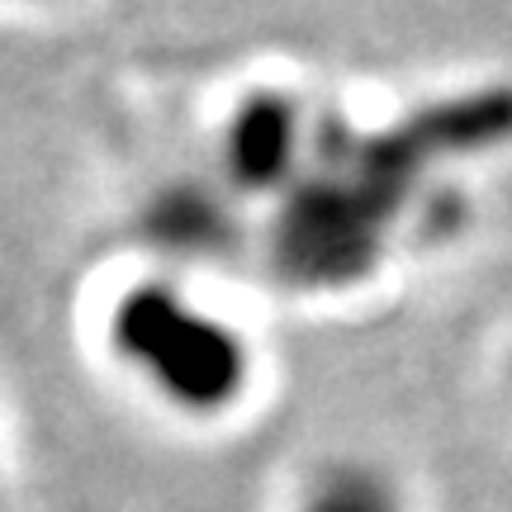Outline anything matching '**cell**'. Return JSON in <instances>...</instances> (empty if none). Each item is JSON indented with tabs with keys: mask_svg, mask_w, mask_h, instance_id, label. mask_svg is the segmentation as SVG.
Here are the masks:
<instances>
[{
	"mask_svg": "<svg viewBox=\"0 0 512 512\" xmlns=\"http://www.w3.org/2000/svg\"><path fill=\"white\" fill-rule=\"evenodd\" d=\"M313 512H389V498H384V489L375 479L351 475V479H337Z\"/></svg>",
	"mask_w": 512,
	"mask_h": 512,
	"instance_id": "obj_1",
	"label": "cell"
}]
</instances>
